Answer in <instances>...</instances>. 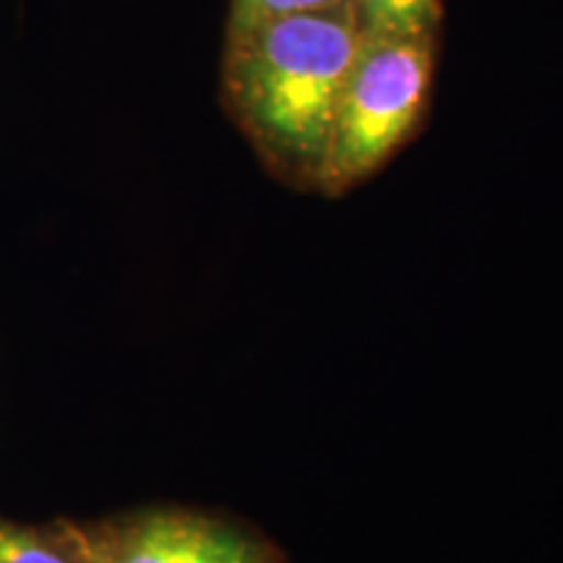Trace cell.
I'll return each instance as SVG.
<instances>
[{"label":"cell","instance_id":"cell-1","mask_svg":"<svg viewBox=\"0 0 563 563\" xmlns=\"http://www.w3.org/2000/svg\"><path fill=\"white\" fill-rule=\"evenodd\" d=\"M363 42L350 3L224 37L222 100L274 178L316 191L344 76Z\"/></svg>","mask_w":563,"mask_h":563},{"label":"cell","instance_id":"cell-2","mask_svg":"<svg viewBox=\"0 0 563 563\" xmlns=\"http://www.w3.org/2000/svg\"><path fill=\"white\" fill-rule=\"evenodd\" d=\"M441 34H365L344 76L316 194L344 196L418 133Z\"/></svg>","mask_w":563,"mask_h":563},{"label":"cell","instance_id":"cell-3","mask_svg":"<svg viewBox=\"0 0 563 563\" xmlns=\"http://www.w3.org/2000/svg\"><path fill=\"white\" fill-rule=\"evenodd\" d=\"M91 530L102 563H287L253 527L194 509H146Z\"/></svg>","mask_w":563,"mask_h":563},{"label":"cell","instance_id":"cell-4","mask_svg":"<svg viewBox=\"0 0 563 563\" xmlns=\"http://www.w3.org/2000/svg\"><path fill=\"white\" fill-rule=\"evenodd\" d=\"M0 563H102V559L91 527L19 525L0 517Z\"/></svg>","mask_w":563,"mask_h":563},{"label":"cell","instance_id":"cell-5","mask_svg":"<svg viewBox=\"0 0 563 563\" xmlns=\"http://www.w3.org/2000/svg\"><path fill=\"white\" fill-rule=\"evenodd\" d=\"M365 34H441L443 0H350Z\"/></svg>","mask_w":563,"mask_h":563},{"label":"cell","instance_id":"cell-6","mask_svg":"<svg viewBox=\"0 0 563 563\" xmlns=\"http://www.w3.org/2000/svg\"><path fill=\"white\" fill-rule=\"evenodd\" d=\"M342 3H350V0H230L224 37L251 30V26L262 24V21L334 9V5Z\"/></svg>","mask_w":563,"mask_h":563}]
</instances>
